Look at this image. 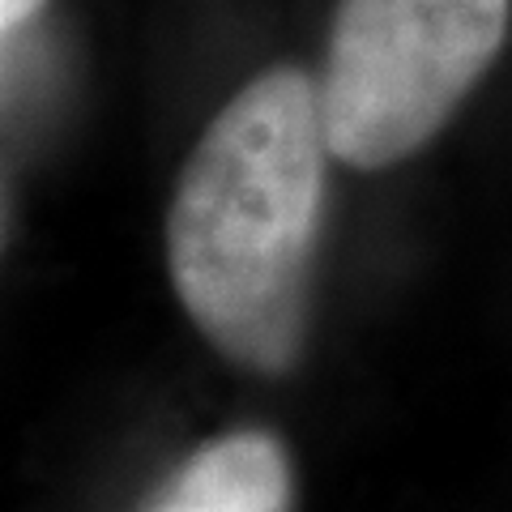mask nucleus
Wrapping results in <instances>:
<instances>
[{
    "label": "nucleus",
    "instance_id": "20e7f679",
    "mask_svg": "<svg viewBox=\"0 0 512 512\" xmlns=\"http://www.w3.org/2000/svg\"><path fill=\"white\" fill-rule=\"evenodd\" d=\"M43 5H47V0H0V26H5V35L22 30L30 18H39Z\"/></svg>",
    "mask_w": 512,
    "mask_h": 512
},
{
    "label": "nucleus",
    "instance_id": "7ed1b4c3",
    "mask_svg": "<svg viewBox=\"0 0 512 512\" xmlns=\"http://www.w3.org/2000/svg\"><path fill=\"white\" fill-rule=\"evenodd\" d=\"M291 457L278 436L239 427L180 461L141 512H291Z\"/></svg>",
    "mask_w": 512,
    "mask_h": 512
},
{
    "label": "nucleus",
    "instance_id": "f257e3e1",
    "mask_svg": "<svg viewBox=\"0 0 512 512\" xmlns=\"http://www.w3.org/2000/svg\"><path fill=\"white\" fill-rule=\"evenodd\" d=\"M325 158L320 82L274 64L205 124L175 184L163 231L175 299L248 372L282 376L303 355Z\"/></svg>",
    "mask_w": 512,
    "mask_h": 512
},
{
    "label": "nucleus",
    "instance_id": "f03ea898",
    "mask_svg": "<svg viewBox=\"0 0 512 512\" xmlns=\"http://www.w3.org/2000/svg\"><path fill=\"white\" fill-rule=\"evenodd\" d=\"M512 0H338L320 64L329 154L384 171L419 154L483 82Z\"/></svg>",
    "mask_w": 512,
    "mask_h": 512
}]
</instances>
